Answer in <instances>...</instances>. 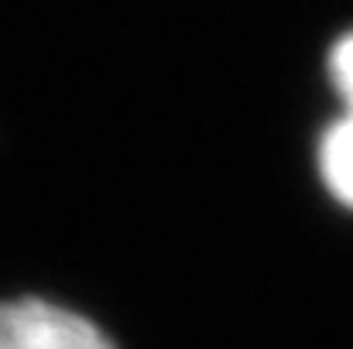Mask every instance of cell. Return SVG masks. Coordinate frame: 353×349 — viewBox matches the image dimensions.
Instances as JSON below:
<instances>
[{
  "mask_svg": "<svg viewBox=\"0 0 353 349\" xmlns=\"http://www.w3.org/2000/svg\"><path fill=\"white\" fill-rule=\"evenodd\" d=\"M316 168L326 195L353 213V114H340L319 134Z\"/></svg>",
  "mask_w": 353,
  "mask_h": 349,
  "instance_id": "7a4b0ae2",
  "label": "cell"
},
{
  "mask_svg": "<svg viewBox=\"0 0 353 349\" xmlns=\"http://www.w3.org/2000/svg\"><path fill=\"white\" fill-rule=\"evenodd\" d=\"M0 349H117L86 312L41 295L0 298Z\"/></svg>",
  "mask_w": 353,
  "mask_h": 349,
  "instance_id": "6da1fadb",
  "label": "cell"
},
{
  "mask_svg": "<svg viewBox=\"0 0 353 349\" xmlns=\"http://www.w3.org/2000/svg\"><path fill=\"white\" fill-rule=\"evenodd\" d=\"M326 79L340 100V114H353V28L343 31L326 52Z\"/></svg>",
  "mask_w": 353,
  "mask_h": 349,
  "instance_id": "3957f363",
  "label": "cell"
}]
</instances>
